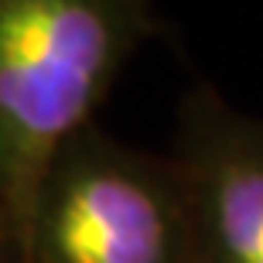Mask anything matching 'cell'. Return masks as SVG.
<instances>
[{"label":"cell","mask_w":263,"mask_h":263,"mask_svg":"<svg viewBox=\"0 0 263 263\" xmlns=\"http://www.w3.org/2000/svg\"><path fill=\"white\" fill-rule=\"evenodd\" d=\"M151 0H0V250L21 263L62 147L154 34Z\"/></svg>","instance_id":"cell-1"},{"label":"cell","mask_w":263,"mask_h":263,"mask_svg":"<svg viewBox=\"0 0 263 263\" xmlns=\"http://www.w3.org/2000/svg\"><path fill=\"white\" fill-rule=\"evenodd\" d=\"M21 263H198L178 164L89 123L48 164Z\"/></svg>","instance_id":"cell-2"},{"label":"cell","mask_w":263,"mask_h":263,"mask_svg":"<svg viewBox=\"0 0 263 263\" xmlns=\"http://www.w3.org/2000/svg\"><path fill=\"white\" fill-rule=\"evenodd\" d=\"M171 161L192 205L198 263H263V117L198 82L178 106Z\"/></svg>","instance_id":"cell-3"}]
</instances>
